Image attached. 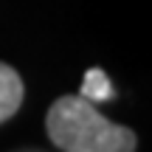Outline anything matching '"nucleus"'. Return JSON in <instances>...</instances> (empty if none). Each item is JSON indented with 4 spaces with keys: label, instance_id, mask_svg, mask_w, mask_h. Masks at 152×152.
Returning a JSON list of instances; mask_svg holds the SVG:
<instances>
[{
    "label": "nucleus",
    "instance_id": "7ed1b4c3",
    "mask_svg": "<svg viewBox=\"0 0 152 152\" xmlns=\"http://www.w3.org/2000/svg\"><path fill=\"white\" fill-rule=\"evenodd\" d=\"M82 96H87V99H110L113 96V87H110V82H107V76H104L102 71H87L85 76V85H82Z\"/></svg>",
    "mask_w": 152,
    "mask_h": 152
},
{
    "label": "nucleus",
    "instance_id": "f03ea898",
    "mask_svg": "<svg viewBox=\"0 0 152 152\" xmlns=\"http://www.w3.org/2000/svg\"><path fill=\"white\" fill-rule=\"evenodd\" d=\"M23 99H26L23 76L17 73L11 65L0 62V124L9 121L11 115L23 107Z\"/></svg>",
    "mask_w": 152,
    "mask_h": 152
},
{
    "label": "nucleus",
    "instance_id": "f257e3e1",
    "mask_svg": "<svg viewBox=\"0 0 152 152\" xmlns=\"http://www.w3.org/2000/svg\"><path fill=\"white\" fill-rule=\"evenodd\" d=\"M45 132L62 152H132L138 135L102 115L93 99L82 93L59 96L45 113Z\"/></svg>",
    "mask_w": 152,
    "mask_h": 152
}]
</instances>
